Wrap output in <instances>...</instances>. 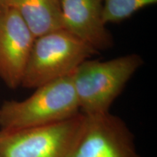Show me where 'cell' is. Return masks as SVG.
Returning <instances> with one entry per match:
<instances>
[{
	"label": "cell",
	"mask_w": 157,
	"mask_h": 157,
	"mask_svg": "<svg viewBox=\"0 0 157 157\" xmlns=\"http://www.w3.org/2000/svg\"><path fill=\"white\" fill-rule=\"evenodd\" d=\"M143 64L142 57L135 53L105 61L88 59L80 64L71 74L80 112L86 116L109 112Z\"/></svg>",
	"instance_id": "6da1fadb"
},
{
	"label": "cell",
	"mask_w": 157,
	"mask_h": 157,
	"mask_svg": "<svg viewBox=\"0 0 157 157\" xmlns=\"http://www.w3.org/2000/svg\"><path fill=\"white\" fill-rule=\"evenodd\" d=\"M80 113L71 74L36 88L23 101L0 105V130L14 131L61 121Z\"/></svg>",
	"instance_id": "7a4b0ae2"
},
{
	"label": "cell",
	"mask_w": 157,
	"mask_h": 157,
	"mask_svg": "<svg viewBox=\"0 0 157 157\" xmlns=\"http://www.w3.org/2000/svg\"><path fill=\"white\" fill-rule=\"evenodd\" d=\"M95 50L63 29L35 38L21 86L41 87L72 74Z\"/></svg>",
	"instance_id": "3957f363"
},
{
	"label": "cell",
	"mask_w": 157,
	"mask_h": 157,
	"mask_svg": "<svg viewBox=\"0 0 157 157\" xmlns=\"http://www.w3.org/2000/svg\"><path fill=\"white\" fill-rule=\"evenodd\" d=\"M85 115L14 131L0 130V157H69L83 129Z\"/></svg>",
	"instance_id": "277c9868"
},
{
	"label": "cell",
	"mask_w": 157,
	"mask_h": 157,
	"mask_svg": "<svg viewBox=\"0 0 157 157\" xmlns=\"http://www.w3.org/2000/svg\"><path fill=\"white\" fill-rule=\"evenodd\" d=\"M69 157H141L125 121L110 112L85 115L82 134Z\"/></svg>",
	"instance_id": "5b68a950"
},
{
	"label": "cell",
	"mask_w": 157,
	"mask_h": 157,
	"mask_svg": "<svg viewBox=\"0 0 157 157\" xmlns=\"http://www.w3.org/2000/svg\"><path fill=\"white\" fill-rule=\"evenodd\" d=\"M35 37L14 10L0 6V79L21 86Z\"/></svg>",
	"instance_id": "8992f818"
},
{
	"label": "cell",
	"mask_w": 157,
	"mask_h": 157,
	"mask_svg": "<svg viewBox=\"0 0 157 157\" xmlns=\"http://www.w3.org/2000/svg\"><path fill=\"white\" fill-rule=\"evenodd\" d=\"M63 29L97 52L113 46L103 21V0H60Z\"/></svg>",
	"instance_id": "52a82bcc"
},
{
	"label": "cell",
	"mask_w": 157,
	"mask_h": 157,
	"mask_svg": "<svg viewBox=\"0 0 157 157\" xmlns=\"http://www.w3.org/2000/svg\"><path fill=\"white\" fill-rule=\"evenodd\" d=\"M16 12L35 38L63 29L60 0H0Z\"/></svg>",
	"instance_id": "ba28073f"
},
{
	"label": "cell",
	"mask_w": 157,
	"mask_h": 157,
	"mask_svg": "<svg viewBox=\"0 0 157 157\" xmlns=\"http://www.w3.org/2000/svg\"><path fill=\"white\" fill-rule=\"evenodd\" d=\"M157 0H103V21L119 23L130 17L140 10L156 4Z\"/></svg>",
	"instance_id": "9c48e42d"
}]
</instances>
